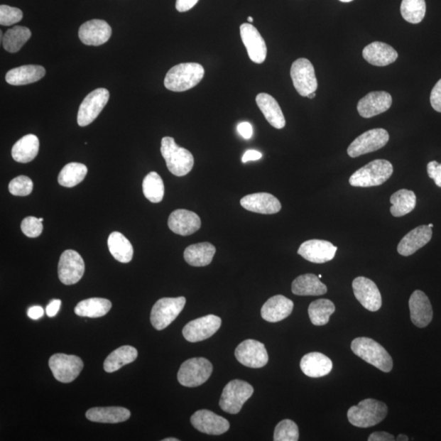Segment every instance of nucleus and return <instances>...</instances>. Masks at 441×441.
I'll return each instance as SVG.
<instances>
[{
  "label": "nucleus",
  "mask_w": 441,
  "mask_h": 441,
  "mask_svg": "<svg viewBox=\"0 0 441 441\" xmlns=\"http://www.w3.org/2000/svg\"><path fill=\"white\" fill-rule=\"evenodd\" d=\"M351 348L355 355L381 371L389 373L393 369L390 354L379 342L369 337H357L352 341Z\"/></svg>",
  "instance_id": "1"
},
{
  "label": "nucleus",
  "mask_w": 441,
  "mask_h": 441,
  "mask_svg": "<svg viewBox=\"0 0 441 441\" xmlns=\"http://www.w3.org/2000/svg\"><path fill=\"white\" fill-rule=\"evenodd\" d=\"M205 75V69L199 63H181L172 67L167 73L165 86L173 92H184L194 88L200 83Z\"/></svg>",
  "instance_id": "2"
},
{
  "label": "nucleus",
  "mask_w": 441,
  "mask_h": 441,
  "mask_svg": "<svg viewBox=\"0 0 441 441\" xmlns=\"http://www.w3.org/2000/svg\"><path fill=\"white\" fill-rule=\"evenodd\" d=\"M388 413V408L383 402L366 399L348 410L347 418L353 426L367 428L383 421Z\"/></svg>",
  "instance_id": "3"
},
{
  "label": "nucleus",
  "mask_w": 441,
  "mask_h": 441,
  "mask_svg": "<svg viewBox=\"0 0 441 441\" xmlns=\"http://www.w3.org/2000/svg\"><path fill=\"white\" fill-rule=\"evenodd\" d=\"M160 151L168 170L173 175L183 177L192 171L195 163L194 156L188 150L179 146L174 138H163Z\"/></svg>",
  "instance_id": "4"
},
{
  "label": "nucleus",
  "mask_w": 441,
  "mask_h": 441,
  "mask_svg": "<svg viewBox=\"0 0 441 441\" xmlns=\"http://www.w3.org/2000/svg\"><path fill=\"white\" fill-rule=\"evenodd\" d=\"M393 173V166L386 160H375L354 173L349 183L355 187H378L383 184Z\"/></svg>",
  "instance_id": "5"
},
{
  "label": "nucleus",
  "mask_w": 441,
  "mask_h": 441,
  "mask_svg": "<svg viewBox=\"0 0 441 441\" xmlns=\"http://www.w3.org/2000/svg\"><path fill=\"white\" fill-rule=\"evenodd\" d=\"M253 394L254 388L247 382L239 379L231 381L222 391L219 405L223 411L236 415Z\"/></svg>",
  "instance_id": "6"
},
{
  "label": "nucleus",
  "mask_w": 441,
  "mask_h": 441,
  "mask_svg": "<svg viewBox=\"0 0 441 441\" xmlns=\"http://www.w3.org/2000/svg\"><path fill=\"white\" fill-rule=\"evenodd\" d=\"M212 364L202 357L189 359L179 369L178 380L187 388H196L204 384L210 378Z\"/></svg>",
  "instance_id": "7"
},
{
  "label": "nucleus",
  "mask_w": 441,
  "mask_h": 441,
  "mask_svg": "<svg viewBox=\"0 0 441 441\" xmlns=\"http://www.w3.org/2000/svg\"><path fill=\"white\" fill-rule=\"evenodd\" d=\"M186 298H163L152 307L151 322L157 330H163L170 325L182 312Z\"/></svg>",
  "instance_id": "8"
},
{
  "label": "nucleus",
  "mask_w": 441,
  "mask_h": 441,
  "mask_svg": "<svg viewBox=\"0 0 441 441\" xmlns=\"http://www.w3.org/2000/svg\"><path fill=\"white\" fill-rule=\"evenodd\" d=\"M290 75L294 88L302 97L315 92L318 82L312 62L307 58H299L291 67Z\"/></svg>",
  "instance_id": "9"
},
{
  "label": "nucleus",
  "mask_w": 441,
  "mask_h": 441,
  "mask_svg": "<svg viewBox=\"0 0 441 441\" xmlns=\"http://www.w3.org/2000/svg\"><path fill=\"white\" fill-rule=\"evenodd\" d=\"M48 364L54 378L63 383L73 382L84 368V363L79 356L61 353L52 356Z\"/></svg>",
  "instance_id": "10"
},
{
  "label": "nucleus",
  "mask_w": 441,
  "mask_h": 441,
  "mask_svg": "<svg viewBox=\"0 0 441 441\" xmlns=\"http://www.w3.org/2000/svg\"><path fill=\"white\" fill-rule=\"evenodd\" d=\"M389 134L383 129L367 131L352 141L347 149V154L352 158L371 153L383 148L388 143Z\"/></svg>",
  "instance_id": "11"
},
{
  "label": "nucleus",
  "mask_w": 441,
  "mask_h": 441,
  "mask_svg": "<svg viewBox=\"0 0 441 441\" xmlns=\"http://www.w3.org/2000/svg\"><path fill=\"white\" fill-rule=\"evenodd\" d=\"M109 98L110 92L104 88L95 89L87 95L78 111L77 122L80 126H88L94 122L107 104Z\"/></svg>",
  "instance_id": "12"
},
{
  "label": "nucleus",
  "mask_w": 441,
  "mask_h": 441,
  "mask_svg": "<svg viewBox=\"0 0 441 441\" xmlns=\"http://www.w3.org/2000/svg\"><path fill=\"white\" fill-rule=\"evenodd\" d=\"M85 265L83 258L75 250H65L58 263V277L62 284L72 285L83 277Z\"/></svg>",
  "instance_id": "13"
},
{
  "label": "nucleus",
  "mask_w": 441,
  "mask_h": 441,
  "mask_svg": "<svg viewBox=\"0 0 441 441\" xmlns=\"http://www.w3.org/2000/svg\"><path fill=\"white\" fill-rule=\"evenodd\" d=\"M237 361L243 366L258 369L268 363V354L263 343L248 339L242 342L235 351Z\"/></svg>",
  "instance_id": "14"
},
{
  "label": "nucleus",
  "mask_w": 441,
  "mask_h": 441,
  "mask_svg": "<svg viewBox=\"0 0 441 441\" xmlns=\"http://www.w3.org/2000/svg\"><path fill=\"white\" fill-rule=\"evenodd\" d=\"M222 320L214 315L190 321L183 330V334L190 342H197L209 339L220 329Z\"/></svg>",
  "instance_id": "15"
},
{
  "label": "nucleus",
  "mask_w": 441,
  "mask_h": 441,
  "mask_svg": "<svg viewBox=\"0 0 441 441\" xmlns=\"http://www.w3.org/2000/svg\"><path fill=\"white\" fill-rule=\"evenodd\" d=\"M354 295L369 312H378L382 307V295L375 283L366 277L359 276L352 282Z\"/></svg>",
  "instance_id": "16"
},
{
  "label": "nucleus",
  "mask_w": 441,
  "mask_h": 441,
  "mask_svg": "<svg viewBox=\"0 0 441 441\" xmlns=\"http://www.w3.org/2000/svg\"><path fill=\"white\" fill-rule=\"evenodd\" d=\"M337 247L327 241L310 239L301 244L298 254L310 263L322 264L333 260Z\"/></svg>",
  "instance_id": "17"
},
{
  "label": "nucleus",
  "mask_w": 441,
  "mask_h": 441,
  "mask_svg": "<svg viewBox=\"0 0 441 441\" xmlns=\"http://www.w3.org/2000/svg\"><path fill=\"white\" fill-rule=\"evenodd\" d=\"M241 36L250 60L254 63H263L268 54V48L257 28L252 24L244 23L241 26Z\"/></svg>",
  "instance_id": "18"
},
{
  "label": "nucleus",
  "mask_w": 441,
  "mask_h": 441,
  "mask_svg": "<svg viewBox=\"0 0 441 441\" xmlns=\"http://www.w3.org/2000/svg\"><path fill=\"white\" fill-rule=\"evenodd\" d=\"M190 422L199 432L212 435H220L230 428V423L226 418L207 410L196 411Z\"/></svg>",
  "instance_id": "19"
},
{
  "label": "nucleus",
  "mask_w": 441,
  "mask_h": 441,
  "mask_svg": "<svg viewBox=\"0 0 441 441\" xmlns=\"http://www.w3.org/2000/svg\"><path fill=\"white\" fill-rule=\"evenodd\" d=\"M111 34V26L107 21L99 19L86 21L79 30L80 40L85 45L89 46L104 45L110 40Z\"/></svg>",
  "instance_id": "20"
},
{
  "label": "nucleus",
  "mask_w": 441,
  "mask_h": 441,
  "mask_svg": "<svg viewBox=\"0 0 441 441\" xmlns=\"http://www.w3.org/2000/svg\"><path fill=\"white\" fill-rule=\"evenodd\" d=\"M392 104V97L384 91L369 92L359 101L357 111L363 118H372L388 111Z\"/></svg>",
  "instance_id": "21"
},
{
  "label": "nucleus",
  "mask_w": 441,
  "mask_h": 441,
  "mask_svg": "<svg viewBox=\"0 0 441 441\" xmlns=\"http://www.w3.org/2000/svg\"><path fill=\"white\" fill-rule=\"evenodd\" d=\"M408 306H410L412 322L418 328H425L432 322V307L425 293L421 290L413 292L408 301Z\"/></svg>",
  "instance_id": "22"
},
{
  "label": "nucleus",
  "mask_w": 441,
  "mask_h": 441,
  "mask_svg": "<svg viewBox=\"0 0 441 441\" xmlns=\"http://www.w3.org/2000/svg\"><path fill=\"white\" fill-rule=\"evenodd\" d=\"M168 225L173 232L180 236H187L200 230L201 220L194 212L177 209L168 217Z\"/></svg>",
  "instance_id": "23"
},
{
  "label": "nucleus",
  "mask_w": 441,
  "mask_h": 441,
  "mask_svg": "<svg viewBox=\"0 0 441 441\" xmlns=\"http://www.w3.org/2000/svg\"><path fill=\"white\" fill-rule=\"evenodd\" d=\"M244 209L261 214H275L281 210V204L273 195L255 193L244 196L241 200Z\"/></svg>",
  "instance_id": "24"
},
{
  "label": "nucleus",
  "mask_w": 441,
  "mask_h": 441,
  "mask_svg": "<svg viewBox=\"0 0 441 441\" xmlns=\"http://www.w3.org/2000/svg\"><path fill=\"white\" fill-rule=\"evenodd\" d=\"M432 237V227L423 225L419 226L403 238L397 246V251L405 257L415 254L431 241Z\"/></svg>",
  "instance_id": "25"
},
{
  "label": "nucleus",
  "mask_w": 441,
  "mask_h": 441,
  "mask_svg": "<svg viewBox=\"0 0 441 441\" xmlns=\"http://www.w3.org/2000/svg\"><path fill=\"white\" fill-rule=\"evenodd\" d=\"M293 306V301L285 296L276 295L271 297L261 307V317L271 323L280 322V321L290 317Z\"/></svg>",
  "instance_id": "26"
},
{
  "label": "nucleus",
  "mask_w": 441,
  "mask_h": 441,
  "mask_svg": "<svg viewBox=\"0 0 441 441\" xmlns=\"http://www.w3.org/2000/svg\"><path fill=\"white\" fill-rule=\"evenodd\" d=\"M300 368L310 378H322L332 371L333 362L322 353L310 352L302 358Z\"/></svg>",
  "instance_id": "27"
},
{
  "label": "nucleus",
  "mask_w": 441,
  "mask_h": 441,
  "mask_svg": "<svg viewBox=\"0 0 441 441\" xmlns=\"http://www.w3.org/2000/svg\"><path fill=\"white\" fill-rule=\"evenodd\" d=\"M363 58L376 67H386L396 62L398 53L385 43L374 42L364 48Z\"/></svg>",
  "instance_id": "28"
},
{
  "label": "nucleus",
  "mask_w": 441,
  "mask_h": 441,
  "mask_svg": "<svg viewBox=\"0 0 441 441\" xmlns=\"http://www.w3.org/2000/svg\"><path fill=\"white\" fill-rule=\"evenodd\" d=\"M256 102L272 127L277 129L285 128L286 121L284 114L273 97L263 92L256 97Z\"/></svg>",
  "instance_id": "29"
},
{
  "label": "nucleus",
  "mask_w": 441,
  "mask_h": 441,
  "mask_svg": "<svg viewBox=\"0 0 441 441\" xmlns=\"http://www.w3.org/2000/svg\"><path fill=\"white\" fill-rule=\"evenodd\" d=\"M45 74L46 70L41 65H26L10 70L5 80L11 85H26L40 80Z\"/></svg>",
  "instance_id": "30"
},
{
  "label": "nucleus",
  "mask_w": 441,
  "mask_h": 441,
  "mask_svg": "<svg viewBox=\"0 0 441 441\" xmlns=\"http://www.w3.org/2000/svg\"><path fill=\"white\" fill-rule=\"evenodd\" d=\"M130 416V411L123 407H95L86 412L89 421L101 423H123Z\"/></svg>",
  "instance_id": "31"
},
{
  "label": "nucleus",
  "mask_w": 441,
  "mask_h": 441,
  "mask_svg": "<svg viewBox=\"0 0 441 441\" xmlns=\"http://www.w3.org/2000/svg\"><path fill=\"white\" fill-rule=\"evenodd\" d=\"M327 291V286L314 274L302 275L292 283V292L298 296H320Z\"/></svg>",
  "instance_id": "32"
},
{
  "label": "nucleus",
  "mask_w": 441,
  "mask_h": 441,
  "mask_svg": "<svg viewBox=\"0 0 441 441\" xmlns=\"http://www.w3.org/2000/svg\"><path fill=\"white\" fill-rule=\"evenodd\" d=\"M216 248L210 243L204 242L190 245L184 252V258L192 266H206L212 263Z\"/></svg>",
  "instance_id": "33"
},
{
  "label": "nucleus",
  "mask_w": 441,
  "mask_h": 441,
  "mask_svg": "<svg viewBox=\"0 0 441 441\" xmlns=\"http://www.w3.org/2000/svg\"><path fill=\"white\" fill-rule=\"evenodd\" d=\"M40 141L34 134L24 136L13 146L12 156L19 163H29L39 153Z\"/></svg>",
  "instance_id": "34"
},
{
  "label": "nucleus",
  "mask_w": 441,
  "mask_h": 441,
  "mask_svg": "<svg viewBox=\"0 0 441 441\" xmlns=\"http://www.w3.org/2000/svg\"><path fill=\"white\" fill-rule=\"evenodd\" d=\"M112 304L108 299L92 298L77 304L75 312L79 317L98 318L104 317L111 309Z\"/></svg>",
  "instance_id": "35"
},
{
  "label": "nucleus",
  "mask_w": 441,
  "mask_h": 441,
  "mask_svg": "<svg viewBox=\"0 0 441 441\" xmlns=\"http://www.w3.org/2000/svg\"><path fill=\"white\" fill-rule=\"evenodd\" d=\"M138 355L132 346H123L112 352L105 359L104 370L107 373L118 371L119 369L136 361Z\"/></svg>",
  "instance_id": "36"
},
{
  "label": "nucleus",
  "mask_w": 441,
  "mask_h": 441,
  "mask_svg": "<svg viewBox=\"0 0 441 441\" xmlns=\"http://www.w3.org/2000/svg\"><path fill=\"white\" fill-rule=\"evenodd\" d=\"M107 244L114 259L122 263H130L133 259V245L121 232H112L108 237Z\"/></svg>",
  "instance_id": "37"
},
{
  "label": "nucleus",
  "mask_w": 441,
  "mask_h": 441,
  "mask_svg": "<svg viewBox=\"0 0 441 441\" xmlns=\"http://www.w3.org/2000/svg\"><path fill=\"white\" fill-rule=\"evenodd\" d=\"M390 209L392 216L400 217L410 214L415 209L417 197L413 190L402 189L391 196Z\"/></svg>",
  "instance_id": "38"
},
{
  "label": "nucleus",
  "mask_w": 441,
  "mask_h": 441,
  "mask_svg": "<svg viewBox=\"0 0 441 441\" xmlns=\"http://www.w3.org/2000/svg\"><path fill=\"white\" fill-rule=\"evenodd\" d=\"M335 312V305L329 299H318L310 304L308 314L310 321L315 326L329 323L330 318Z\"/></svg>",
  "instance_id": "39"
},
{
  "label": "nucleus",
  "mask_w": 441,
  "mask_h": 441,
  "mask_svg": "<svg viewBox=\"0 0 441 441\" xmlns=\"http://www.w3.org/2000/svg\"><path fill=\"white\" fill-rule=\"evenodd\" d=\"M31 31L25 26H16L5 32L3 46L9 53L18 52L25 43L31 39Z\"/></svg>",
  "instance_id": "40"
},
{
  "label": "nucleus",
  "mask_w": 441,
  "mask_h": 441,
  "mask_svg": "<svg viewBox=\"0 0 441 441\" xmlns=\"http://www.w3.org/2000/svg\"><path fill=\"white\" fill-rule=\"evenodd\" d=\"M87 173H88V168L83 163H70L60 172L58 183L65 187H74L83 182Z\"/></svg>",
  "instance_id": "41"
},
{
  "label": "nucleus",
  "mask_w": 441,
  "mask_h": 441,
  "mask_svg": "<svg viewBox=\"0 0 441 441\" xmlns=\"http://www.w3.org/2000/svg\"><path fill=\"white\" fill-rule=\"evenodd\" d=\"M145 197L151 203H160L165 195V185L159 174L151 172L145 177L143 183Z\"/></svg>",
  "instance_id": "42"
},
{
  "label": "nucleus",
  "mask_w": 441,
  "mask_h": 441,
  "mask_svg": "<svg viewBox=\"0 0 441 441\" xmlns=\"http://www.w3.org/2000/svg\"><path fill=\"white\" fill-rule=\"evenodd\" d=\"M401 13L408 23H420L426 14L425 0H402Z\"/></svg>",
  "instance_id": "43"
},
{
  "label": "nucleus",
  "mask_w": 441,
  "mask_h": 441,
  "mask_svg": "<svg viewBox=\"0 0 441 441\" xmlns=\"http://www.w3.org/2000/svg\"><path fill=\"white\" fill-rule=\"evenodd\" d=\"M299 439L298 425L290 419H285L276 425L275 441H297Z\"/></svg>",
  "instance_id": "44"
},
{
  "label": "nucleus",
  "mask_w": 441,
  "mask_h": 441,
  "mask_svg": "<svg viewBox=\"0 0 441 441\" xmlns=\"http://www.w3.org/2000/svg\"><path fill=\"white\" fill-rule=\"evenodd\" d=\"M32 180L26 176H19L13 179L9 185V190L11 194L16 196L29 195L33 190Z\"/></svg>",
  "instance_id": "45"
},
{
  "label": "nucleus",
  "mask_w": 441,
  "mask_h": 441,
  "mask_svg": "<svg viewBox=\"0 0 441 441\" xmlns=\"http://www.w3.org/2000/svg\"><path fill=\"white\" fill-rule=\"evenodd\" d=\"M23 18V13L21 9L4 4L0 6V24L2 26H9L18 23Z\"/></svg>",
  "instance_id": "46"
},
{
  "label": "nucleus",
  "mask_w": 441,
  "mask_h": 441,
  "mask_svg": "<svg viewBox=\"0 0 441 441\" xmlns=\"http://www.w3.org/2000/svg\"><path fill=\"white\" fill-rule=\"evenodd\" d=\"M21 232L30 238H36L43 232V223L36 217H27L21 225Z\"/></svg>",
  "instance_id": "47"
},
{
  "label": "nucleus",
  "mask_w": 441,
  "mask_h": 441,
  "mask_svg": "<svg viewBox=\"0 0 441 441\" xmlns=\"http://www.w3.org/2000/svg\"><path fill=\"white\" fill-rule=\"evenodd\" d=\"M427 168L429 178L433 179L435 185L441 188V163L437 161L429 162Z\"/></svg>",
  "instance_id": "48"
},
{
  "label": "nucleus",
  "mask_w": 441,
  "mask_h": 441,
  "mask_svg": "<svg viewBox=\"0 0 441 441\" xmlns=\"http://www.w3.org/2000/svg\"><path fill=\"white\" fill-rule=\"evenodd\" d=\"M431 105L435 111L441 113V80L435 85L430 97Z\"/></svg>",
  "instance_id": "49"
},
{
  "label": "nucleus",
  "mask_w": 441,
  "mask_h": 441,
  "mask_svg": "<svg viewBox=\"0 0 441 441\" xmlns=\"http://www.w3.org/2000/svg\"><path fill=\"white\" fill-rule=\"evenodd\" d=\"M238 133L241 135L244 139H250L252 138L254 130L253 126L248 122H242L238 125Z\"/></svg>",
  "instance_id": "50"
},
{
  "label": "nucleus",
  "mask_w": 441,
  "mask_h": 441,
  "mask_svg": "<svg viewBox=\"0 0 441 441\" xmlns=\"http://www.w3.org/2000/svg\"><path fill=\"white\" fill-rule=\"evenodd\" d=\"M198 1L199 0H177L176 9L180 13L187 12V11L195 6Z\"/></svg>",
  "instance_id": "51"
},
{
  "label": "nucleus",
  "mask_w": 441,
  "mask_h": 441,
  "mask_svg": "<svg viewBox=\"0 0 441 441\" xmlns=\"http://www.w3.org/2000/svg\"><path fill=\"white\" fill-rule=\"evenodd\" d=\"M369 441H394L396 440L393 435L386 432H376L369 435Z\"/></svg>",
  "instance_id": "52"
},
{
  "label": "nucleus",
  "mask_w": 441,
  "mask_h": 441,
  "mask_svg": "<svg viewBox=\"0 0 441 441\" xmlns=\"http://www.w3.org/2000/svg\"><path fill=\"white\" fill-rule=\"evenodd\" d=\"M62 306V301L59 299H53L46 307V313L48 317H54L58 313Z\"/></svg>",
  "instance_id": "53"
},
{
  "label": "nucleus",
  "mask_w": 441,
  "mask_h": 441,
  "mask_svg": "<svg viewBox=\"0 0 441 441\" xmlns=\"http://www.w3.org/2000/svg\"><path fill=\"white\" fill-rule=\"evenodd\" d=\"M261 152L255 150H249L245 152L244 155L242 157V162L247 163L249 161H255L261 159Z\"/></svg>",
  "instance_id": "54"
},
{
  "label": "nucleus",
  "mask_w": 441,
  "mask_h": 441,
  "mask_svg": "<svg viewBox=\"0 0 441 441\" xmlns=\"http://www.w3.org/2000/svg\"><path fill=\"white\" fill-rule=\"evenodd\" d=\"M43 309L40 306H34L29 308L28 312H27V315H28L29 318L32 320H39L43 317Z\"/></svg>",
  "instance_id": "55"
},
{
  "label": "nucleus",
  "mask_w": 441,
  "mask_h": 441,
  "mask_svg": "<svg viewBox=\"0 0 441 441\" xmlns=\"http://www.w3.org/2000/svg\"><path fill=\"white\" fill-rule=\"evenodd\" d=\"M396 440H399V441H404V440H405V441H407V440H408V438L407 435L401 434V435H398V437H397L396 439Z\"/></svg>",
  "instance_id": "56"
},
{
  "label": "nucleus",
  "mask_w": 441,
  "mask_h": 441,
  "mask_svg": "<svg viewBox=\"0 0 441 441\" xmlns=\"http://www.w3.org/2000/svg\"><path fill=\"white\" fill-rule=\"evenodd\" d=\"M163 441H179V440L176 438H166L163 439Z\"/></svg>",
  "instance_id": "57"
},
{
  "label": "nucleus",
  "mask_w": 441,
  "mask_h": 441,
  "mask_svg": "<svg viewBox=\"0 0 441 441\" xmlns=\"http://www.w3.org/2000/svg\"><path fill=\"white\" fill-rule=\"evenodd\" d=\"M315 92H312V94H310L307 97L310 98V99H313V98H315Z\"/></svg>",
  "instance_id": "58"
},
{
  "label": "nucleus",
  "mask_w": 441,
  "mask_h": 441,
  "mask_svg": "<svg viewBox=\"0 0 441 441\" xmlns=\"http://www.w3.org/2000/svg\"><path fill=\"white\" fill-rule=\"evenodd\" d=\"M248 21H249V23H253L254 18H252V16H249Z\"/></svg>",
  "instance_id": "59"
},
{
  "label": "nucleus",
  "mask_w": 441,
  "mask_h": 441,
  "mask_svg": "<svg viewBox=\"0 0 441 441\" xmlns=\"http://www.w3.org/2000/svg\"><path fill=\"white\" fill-rule=\"evenodd\" d=\"M340 1L343 3H349L352 1V0H340Z\"/></svg>",
  "instance_id": "60"
},
{
  "label": "nucleus",
  "mask_w": 441,
  "mask_h": 441,
  "mask_svg": "<svg viewBox=\"0 0 441 441\" xmlns=\"http://www.w3.org/2000/svg\"><path fill=\"white\" fill-rule=\"evenodd\" d=\"M430 227H433V224H429L428 225Z\"/></svg>",
  "instance_id": "61"
},
{
  "label": "nucleus",
  "mask_w": 441,
  "mask_h": 441,
  "mask_svg": "<svg viewBox=\"0 0 441 441\" xmlns=\"http://www.w3.org/2000/svg\"><path fill=\"white\" fill-rule=\"evenodd\" d=\"M40 219V222H43V219H42V217H40V219Z\"/></svg>",
  "instance_id": "62"
},
{
  "label": "nucleus",
  "mask_w": 441,
  "mask_h": 441,
  "mask_svg": "<svg viewBox=\"0 0 441 441\" xmlns=\"http://www.w3.org/2000/svg\"><path fill=\"white\" fill-rule=\"evenodd\" d=\"M318 277H319V278H320H320H322V276L319 275V276H318Z\"/></svg>",
  "instance_id": "63"
}]
</instances>
